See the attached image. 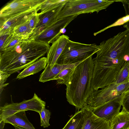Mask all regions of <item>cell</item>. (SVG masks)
I'll return each instance as SVG.
<instances>
[{
  "label": "cell",
  "instance_id": "cell-1",
  "mask_svg": "<svg viewBox=\"0 0 129 129\" xmlns=\"http://www.w3.org/2000/svg\"><path fill=\"white\" fill-rule=\"evenodd\" d=\"M93 59L91 85L92 92L114 83L118 73L129 61V34L120 32L99 45Z\"/></svg>",
  "mask_w": 129,
  "mask_h": 129
},
{
  "label": "cell",
  "instance_id": "cell-2",
  "mask_svg": "<svg viewBox=\"0 0 129 129\" xmlns=\"http://www.w3.org/2000/svg\"><path fill=\"white\" fill-rule=\"evenodd\" d=\"M50 46L42 41L22 40L11 50L0 52V71L11 74L24 69L44 56Z\"/></svg>",
  "mask_w": 129,
  "mask_h": 129
},
{
  "label": "cell",
  "instance_id": "cell-3",
  "mask_svg": "<svg viewBox=\"0 0 129 129\" xmlns=\"http://www.w3.org/2000/svg\"><path fill=\"white\" fill-rule=\"evenodd\" d=\"M92 56L75 67L66 85L67 101L78 110L84 107L92 92L91 87L94 66Z\"/></svg>",
  "mask_w": 129,
  "mask_h": 129
},
{
  "label": "cell",
  "instance_id": "cell-4",
  "mask_svg": "<svg viewBox=\"0 0 129 129\" xmlns=\"http://www.w3.org/2000/svg\"><path fill=\"white\" fill-rule=\"evenodd\" d=\"M115 2L113 0H67L57 18L95 12L98 13Z\"/></svg>",
  "mask_w": 129,
  "mask_h": 129
},
{
  "label": "cell",
  "instance_id": "cell-5",
  "mask_svg": "<svg viewBox=\"0 0 129 129\" xmlns=\"http://www.w3.org/2000/svg\"><path fill=\"white\" fill-rule=\"evenodd\" d=\"M99 49L95 44H86L69 40L56 63L70 64L82 62L92 56Z\"/></svg>",
  "mask_w": 129,
  "mask_h": 129
},
{
  "label": "cell",
  "instance_id": "cell-6",
  "mask_svg": "<svg viewBox=\"0 0 129 129\" xmlns=\"http://www.w3.org/2000/svg\"><path fill=\"white\" fill-rule=\"evenodd\" d=\"M129 89V82L120 84L114 83L92 92L85 105L92 109L95 108L114 99Z\"/></svg>",
  "mask_w": 129,
  "mask_h": 129
},
{
  "label": "cell",
  "instance_id": "cell-7",
  "mask_svg": "<svg viewBox=\"0 0 129 129\" xmlns=\"http://www.w3.org/2000/svg\"><path fill=\"white\" fill-rule=\"evenodd\" d=\"M46 102L35 93L31 99L19 103L6 104L0 108V122L5 118L16 113L27 110H32L39 113L45 107Z\"/></svg>",
  "mask_w": 129,
  "mask_h": 129
},
{
  "label": "cell",
  "instance_id": "cell-8",
  "mask_svg": "<svg viewBox=\"0 0 129 129\" xmlns=\"http://www.w3.org/2000/svg\"><path fill=\"white\" fill-rule=\"evenodd\" d=\"M46 0H14L8 3L1 10L0 20L26 11L40 9Z\"/></svg>",
  "mask_w": 129,
  "mask_h": 129
},
{
  "label": "cell",
  "instance_id": "cell-9",
  "mask_svg": "<svg viewBox=\"0 0 129 129\" xmlns=\"http://www.w3.org/2000/svg\"><path fill=\"white\" fill-rule=\"evenodd\" d=\"M78 16L74 15L58 19L53 24L43 29L32 39L49 44L57 40L62 33L61 30Z\"/></svg>",
  "mask_w": 129,
  "mask_h": 129
},
{
  "label": "cell",
  "instance_id": "cell-10",
  "mask_svg": "<svg viewBox=\"0 0 129 129\" xmlns=\"http://www.w3.org/2000/svg\"><path fill=\"white\" fill-rule=\"evenodd\" d=\"M40 10L38 9L29 11L15 15L6 19L0 20V35L12 33L15 28L30 19Z\"/></svg>",
  "mask_w": 129,
  "mask_h": 129
},
{
  "label": "cell",
  "instance_id": "cell-11",
  "mask_svg": "<svg viewBox=\"0 0 129 129\" xmlns=\"http://www.w3.org/2000/svg\"><path fill=\"white\" fill-rule=\"evenodd\" d=\"M121 95L98 107L92 109L93 114L110 123L113 118L120 112L122 106Z\"/></svg>",
  "mask_w": 129,
  "mask_h": 129
},
{
  "label": "cell",
  "instance_id": "cell-12",
  "mask_svg": "<svg viewBox=\"0 0 129 129\" xmlns=\"http://www.w3.org/2000/svg\"><path fill=\"white\" fill-rule=\"evenodd\" d=\"M67 0H62L61 3L54 8L43 14L39 13V21L36 28L29 39H33L43 29L56 22L57 17L66 2Z\"/></svg>",
  "mask_w": 129,
  "mask_h": 129
},
{
  "label": "cell",
  "instance_id": "cell-13",
  "mask_svg": "<svg viewBox=\"0 0 129 129\" xmlns=\"http://www.w3.org/2000/svg\"><path fill=\"white\" fill-rule=\"evenodd\" d=\"M70 40L68 36L62 35L52 43L47 53V64L53 67Z\"/></svg>",
  "mask_w": 129,
  "mask_h": 129
},
{
  "label": "cell",
  "instance_id": "cell-14",
  "mask_svg": "<svg viewBox=\"0 0 129 129\" xmlns=\"http://www.w3.org/2000/svg\"><path fill=\"white\" fill-rule=\"evenodd\" d=\"M91 109L86 105L76 112L62 129H80Z\"/></svg>",
  "mask_w": 129,
  "mask_h": 129
},
{
  "label": "cell",
  "instance_id": "cell-15",
  "mask_svg": "<svg viewBox=\"0 0 129 129\" xmlns=\"http://www.w3.org/2000/svg\"><path fill=\"white\" fill-rule=\"evenodd\" d=\"M81 62L70 64H61L56 63L51 69L47 65L45 68L40 75L39 81L41 82H44L53 80L62 70L68 67L77 66Z\"/></svg>",
  "mask_w": 129,
  "mask_h": 129
},
{
  "label": "cell",
  "instance_id": "cell-16",
  "mask_svg": "<svg viewBox=\"0 0 129 129\" xmlns=\"http://www.w3.org/2000/svg\"><path fill=\"white\" fill-rule=\"evenodd\" d=\"M110 123L94 114L91 109L80 129H110Z\"/></svg>",
  "mask_w": 129,
  "mask_h": 129
},
{
  "label": "cell",
  "instance_id": "cell-17",
  "mask_svg": "<svg viewBox=\"0 0 129 129\" xmlns=\"http://www.w3.org/2000/svg\"><path fill=\"white\" fill-rule=\"evenodd\" d=\"M3 120L5 123H9L13 126L17 125L26 129H36L28 120L25 111L15 113L5 118Z\"/></svg>",
  "mask_w": 129,
  "mask_h": 129
},
{
  "label": "cell",
  "instance_id": "cell-18",
  "mask_svg": "<svg viewBox=\"0 0 129 129\" xmlns=\"http://www.w3.org/2000/svg\"><path fill=\"white\" fill-rule=\"evenodd\" d=\"M47 64V58L42 57L34 62L24 69L17 75L16 79H22L28 76L36 74L45 69Z\"/></svg>",
  "mask_w": 129,
  "mask_h": 129
},
{
  "label": "cell",
  "instance_id": "cell-19",
  "mask_svg": "<svg viewBox=\"0 0 129 129\" xmlns=\"http://www.w3.org/2000/svg\"><path fill=\"white\" fill-rule=\"evenodd\" d=\"M23 39L13 33L0 35V52L8 51L16 47Z\"/></svg>",
  "mask_w": 129,
  "mask_h": 129
},
{
  "label": "cell",
  "instance_id": "cell-20",
  "mask_svg": "<svg viewBox=\"0 0 129 129\" xmlns=\"http://www.w3.org/2000/svg\"><path fill=\"white\" fill-rule=\"evenodd\" d=\"M129 129V113L122 109L110 122V129Z\"/></svg>",
  "mask_w": 129,
  "mask_h": 129
},
{
  "label": "cell",
  "instance_id": "cell-21",
  "mask_svg": "<svg viewBox=\"0 0 129 129\" xmlns=\"http://www.w3.org/2000/svg\"><path fill=\"white\" fill-rule=\"evenodd\" d=\"M30 20L15 28L12 33L23 40L29 39L34 30L30 24Z\"/></svg>",
  "mask_w": 129,
  "mask_h": 129
},
{
  "label": "cell",
  "instance_id": "cell-22",
  "mask_svg": "<svg viewBox=\"0 0 129 129\" xmlns=\"http://www.w3.org/2000/svg\"><path fill=\"white\" fill-rule=\"evenodd\" d=\"M76 66L68 67L64 69L60 73L54 80H56L57 84H63L66 85Z\"/></svg>",
  "mask_w": 129,
  "mask_h": 129
},
{
  "label": "cell",
  "instance_id": "cell-23",
  "mask_svg": "<svg viewBox=\"0 0 129 129\" xmlns=\"http://www.w3.org/2000/svg\"><path fill=\"white\" fill-rule=\"evenodd\" d=\"M129 82V61L126 62L121 70L114 83L120 84Z\"/></svg>",
  "mask_w": 129,
  "mask_h": 129
},
{
  "label": "cell",
  "instance_id": "cell-24",
  "mask_svg": "<svg viewBox=\"0 0 129 129\" xmlns=\"http://www.w3.org/2000/svg\"><path fill=\"white\" fill-rule=\"evenodd\" d=\"M62 0H46L41 5L40 8L41 12L39 13L41 14L53 9L58 6Z\"/></svg>",
  "mask_w": 129,
  "mask_h": 129
},
{
  "label": "cell",
  "instance_id": "cell-25",
  "mask_svg": "<svg viewBox=\"0 0 129 129\" xmlns=\"http://www.w3.org/2000/svg\"><path fill=\"white\" fill-rule=\"evenodd\" d=\"M41 119V125L43 128L47 127L50 125L49 123L51 113L45 107H43L39 113Z\"/></svg>",
  "mask_w": 129,
  "mask_h": 129
},
{
  "label": "cell",
  "instance_id": "cell-26",
  "mask_svg": "<svg viewBox=\"0 0 129 129\" xmlns=\"http://www.w3.org/2000/svg\"><path fill=\"white\" fill-rule=\"evenodd\" d=\"M129 21V15H125L123 17L121 18L113 23L108 26L101 30L94 33V35L96 36L98 34H99L106 30L112 27L120 26L124 24L125 23Z\"/></svg>",
  "mask_w": 129,
  "mask_h": 129
},
{
  "label": "cell",
  "instance_id": "cell-27",
  "mask_svg": "<svg viewBox=\"0 0 129 129\" xmlns=\"http://www.w3.org/2000/svg\"><path fill=\"white\" fill-rule=\"evenodd\" d=\"M121 96L122 109L129 113V89L122 93Z\"/></svg>",
  "mask_w": 129,
  "mask_h": 129
},
{
  "label": "cell",
  "instance_id": "cell-28",
  "mask_svg": "<svg viewBox=\"0 0 129 129\" xmlns=\"http://www.w3.org/2000/svg\"><path fill=\"white\" fill-rule=\"evenodd\" d=\"M11 74L7 72L0 71V93L2 91L4 87L8 85L9 83L5 84L7 79Z\"/></svg>",
  "mask_w": 129,
  "mask_h": 129
},
{
  "label": "cell",
  "instance_id": "cell-29",
  "mask_svg": "<svg viewBox=\"0 0 129 129\" xmlns=\"http://www.w3.org/2000/svg\"><path fill=\"white\" fill-rule=\"evenodd\" d=\"M115 2H119L122 3L125 10V15H129V0H115Z\"/></svg>",
  "mask_w": 129,
  "mask_h": 129
},
{
  "label": "cell",
  "instance_id": "cell-30",
  "mask_svg": "<svg viewBox=\"0 0 129 129\" xmlns=\"http://www.w3.org/2000/svg\"><path fill=\"white\" fill-rule=\"evenodd\" d=\"M123 27L129 31V21L124 24Z\"/></svg>",
  "mask_w": 129,
  "mask_h": 129
},
{
  "label": "cell",
  "instance_id": "cell-31",
  "mask_svg": "<svg viewBox=\"0 0 129 129\" xmlns=\"http://www.w3.org/2000/svg\"><path fill=\"white\" fill-rule=\"evenodd\" d=\"M5 123L3 120L0 122V129H4Z\"/></svg>",
  "mask_w": 129,
  "mask_h": 129
},
{
  "label": "cell",
  "instance_id": "cell-32",
  "mask_svg": "<svg viewBox=\"0 0 129 129\" xmlns=\"http://www.w3.org/2000/svg\"><path fill=\"white\" fill-rule=\"evenodd\" d=\"M13 126L14 127L15 129H26L22 127L16 125H14Z\"/></svg>",
  "mask_w": 129,
  "mask_h": 129
},
{
  "label": "cell",
  "instance_id": "cell-33",
  "mask_svg": "<svg viewBox=\"0 0 129 129\" xmlns=\"http://www.w3.org/2000/svg\"></svg>",
  "mask_w": 129,
  "mask_h": 129
}]
</instances>
